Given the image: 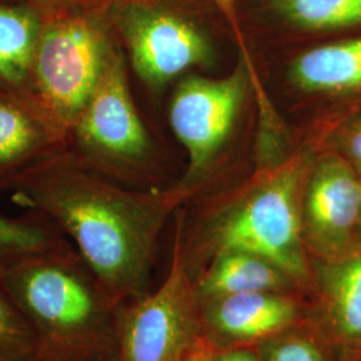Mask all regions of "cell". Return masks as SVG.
Returning a JSON list of instances; mask_svg holds the SVG:
<instances>
[{"label": "cell", "instance_id": "obj_22", "mask_svg": "<svg viewBox=\"0 0 361 361\" xmlns=\"http://www.w3.org/2000/svg\"><path fill=\"white\" fill-rule=\"evenodd\" d=\"M213 1L216 3V6L225 15V18L229 20V23L234 30V34L237 35L243 50L245 51V44L243 42V37H241V32H240V28H238V22H237V15H235V0H213Z\"/></svg>", "mask_w": 361, "mask_h": 361}, {"label": "cell", "instance_id": "obj_14", "mask_svg": "<svg viewBox=\"0 0 361 361\" xmlns=\"http://www.w3.org/2000/svg\"><path fill=\"white\" fill-rule=\"evenodd\" d=\"M44 15L28 0H0V86L31 95V68Z\"/></svg>", "mask_w": 361, "mask_h": 361}, {"label": "cell", "instance_id": "obj_16", "mask_svg": "<svg viewBox=\"0 0 361 361\" xmlns=\"http://www.w3.org/2000/svg\"><path fill=\"white\" fill-rule=\"evenodd\" d=\"M68 243L54 222L35 210L20 217L0 216V268L18 258Z\"/></svg>", "mask_w": 361, "mask_h": 361}, {"label": "cell", "instance_id": "obj_1", "mask_svg": "<svg viewBox=\"0 0 361 361\" xmlns=\"http://www.w3.org/2000/svg\"><path fill=\"white\" fill-rule=\"evenodd\" d=\"M6 190L58 226L118 305L149 292L159 233L185 195L122 189L67 149Z\"/></svg>", "mask_w": 361, "mask_h": 361}, {"label": "cell", "instance_id": "obj_7", "mask_svg": "<svg viewBox=\"0 0 361 361\" xmlns=\"http://www.w3.org/2000/svg\"><path fill=\"white\" fill-rule=\"evenodd\" d=\"M118 28L137 77L159 90L193 66L209 59L207 40L176 13L130 3L118 13Z\"/></svg>", "mask_w": 361, "mask_h": 361}, {"label": "cell", "instance_id": "obj_25", "mask_svg": "<svg viewBox=\"0 0 361 361\" xmlns=\"http://www.w3.org/2000/svg\"><path fill=\"white\" fill-rule=\"evenodd\" d=\"M336 361H361V350H341Z\"/></svg>", "mask_w": 361, "mask_h": 361}, {"label": "cell", "instance_id": "obj_15", "mask_svg": "<svg viewBox=\"0 0 361 361\" xmlns=\"http://www.w3.org/2000/svg\"><path fill=\"white\" fill-rule=\"evenodd\" d=\"M290 78L300 89L308 92L361 89V38L304 52L293 62Z\"/></svg>", "mask_w": 361, "mask_h": 361}, {"label": "cell", "instance_id": "obj_21", "mask_svg": "<svg viewBox=\"0 0 361 361\" xmlns=\"http://www.w3.org/2000/svg\"><path fill=\"white\" fill-rule=\"evenodd\" d=\"M44 18L59 15V13H68L77 10V4L80 0H31Z\"/></svg>", "mask_w": 361, "mask_h": 361}, {"label": "cell", "instance_id": "obj_2", "mask_svg": "<svg viewBox=\"0 0 361 361\" xmlns=\"http://www.w3.org/2000/svg\"><path fill=\"white\" fill-rule=\"evenodd\" d=\"M1 281L34 335L37 361H104L116 356L122 305L71 243L18 258Z\"/></svg>", "mask_w": 361, "mask_h": 361}, {"label": "cell", "instance_id": "obj_12", "mask_svg": "<svg viewBox=\"0 0 361 361\" xmlns=\"http://www.w3.org/2000/svg\"><path fill=\"white\" fill-rule=\"evenodd\" d=\"M66 149L67 134L34 98L0 86V190Z\"/></svg>", "mask_w": 361, "mask_h": 361}, {"label": "cell", "instance_id": "obj_24", "mask_svg": "<svg viewBox=\"0 0 361 361\" xmlns=\"http://www.w3.org/2000/svg\"><path fill=\"white\" fill-rule=\"evenodd\" d=\"M182 361H212V348L202 343Z\"/></svg>", "mask_w": 361, "mask_h": 361}, {"label": "cell", "instance_id": "obj_26", "mask_svg": "<svg viewBox=\"0 0 361 361\" xmlns=\"http://www.w3.org/2000/svg\"><path fill=\"white\" fill-rule=\"evenodd\" d=\"M104 361H119L118 360V356H113V357H109V359H106Z\"/></svg>", "mask_w": 361, "mask_h": 361}, {"label": "cell", "instance_id": "obj_18", "mask_svg": "<svg viewBox=\"0 0 361 361\" xmlns=\"http://www.w3.org/2000/svg\"><path fill=\"white\" fill-rule=\"evenodd\" d=\"M264 361H336L337 352L305 320L258 345Z\"/></svg>", "mask_w": 361, "mask_h": 361}, {"label": "cell", "instance_id": "obj_11", "mask_svg": "<svg viewBox=\"0 0 361 361\" xmlns=\"http://www.w3.org/2000/svg\"><path fill=\"white\" fill-rule=\"evenodd\" d=\"M307 322L337 353L361 350V244L334 259H312Z\"/></svg>", "mask_w": 361, "mask_h": 361}, {"label": "cell", "instance_id": "obj_23", "mask_svg": "<svg viewBox=\"0 0 361 361\" xmlns=\"http://www.w3.org/2000/svg\"><path fill=\"white\" fill-rule=\"evenodd\" d=\"M348 150L355 164L361 168V122L349 135Z\"/></svg>", "mask_w": 361, "mask_h": 361}, {"label": "cell", "instance_id": "obj_13", "mask_svg": "<svg viewBox=\"0 0 361 361\" xmlns=\"http://www.w3.org/2000/svg\"><path fill=\"white\" fill-rule=\"evenodd\" d=\"M193 280L200 300L246 292L308 297L304 288L280 267L246 252L221 253L212 258Z\"/></svg>", "mask_w": 361, "mask_h": 361}, {"label": "cell", "instance_id": "obj_5", "mask_svg": "<svg viewBox=\"0 0 361 361\" xmlns=\"http://www.w3.org/2000/svg\"><path fill=\"white\" fill-rule=\"evenodd\" d=\"M67 150L114 182L145 178L154 170V142L134 102L126 61L116 46L89 104L67 133Z\"/></svg>", "mask_w": 361, "mask_h": 361}, {"label": "cell", "instance_id": "obj_27", "mask_svg": "<svg viewBox=\"0 0 361 361\" xmlns=\"http://www.w3.org/2000/svg\"><path fill=\"white\" fill-rule=\"evenodd\" d=\"M28 1H31V0H28ZM31 3H32V1H31Z\"/></svg>", "mask_w": 361, "mask_h": 361}, {"label": "cell", "instance_id": "obj_10", "mask_svg": "<svg viewBox=\"0 0 361 361\" xmlns=\"http://www.w3.org/2000/svg\"><path fill=\"white\" fill-rule=\"evenodd\" d=\"M200 302L202 341L212 349L256 347L307 320V298L298 295L246 292Z\"/></svg>", "mask_w": 361, "mask_h": 361}, {"label": "cell", "instance_id": "obj_4", "mask_svg": "<svg viewBox=\"0 0 361 361\" xmlns=\"http://www.w3.org/2000/svg\"><path fill=\"white\" fill-rule=\"evenodd\" d=\"M116 44L85 11L44 18L31 68V95L68 133L89 104Z\"/></svg>", "mask_w": 361, "mask_h": 361}, {"label": "cell", "instance_id": "obj_9", "mask_svg": "<svg viewBox=\"0 0 361 361\" xmlns=\"http://www.w3.org/2000/svg\"><path fill=\"white\" fill-rule=\"evenodd\" d=\"M246 91L243 66L229 77H189L173 94L169 122L189 155L188 178L202 173L229 137Z\"/></svg>", "mask_w": 361, "mask_h": 361}, {"label": "cell", "instance_id": "obj_8", "mask_svg": "<svg viewBox=\"0 0 361 361\" xmlns=\"http://www.w3.org/2000/svg\"><path fill=\"white\" fill-rule=\"evenodd\" d=\"M302 241L312 259H334L361 244V180L348 164L326 155L304 186Z\"/></svg>", "mask_w": 361, "mask_h": 361}, {"label": "cell", "instance_id": "obj_3", "mask_svg": "<svg viewBox=\"0 0 361 361\" xmlns=\"http://www.w3.org/2000/svg\"><path fill=\"white\" fill-rule=\"evenodd\" d=\"M302 170L283 169L252 185L214 210L202 225L194 279L212 258L246 252L267 258L293 277L310 295L312 258L301 232Z\"/></svg>", "mask_w": 361, "mask_h": 361}, {"label": "cell", "instance_id": "obj_19", "mask_svg": "<svg viewBox=\"0 0 361 361\" xmlns=\"http://www.w3.org/2000/svg\"><path fill=\"white\" fill-rule=\"evenodd\" d=\"M0 361H37L34 335L0 277Z\"/></svg>", "mask_w": 361, "mask_h": 361}, {"label": "cell", "instance_id": "obj_17", "mask_svg": "<svg viewBox=\"0 0 361 361\" xmlns=\"http://www.w3.org/2000/svg\"><path fill=\"white\" fill-rule=\"evenodd\" d=\"M274 8L297 26L336 30L361 23V0H271Z\"/></svg>", "mask_w": 361, "mask_h": 361}, {"label": "cell", "instance_id": "obj_20", "mask_svg": "<svg viewBox=\"0 0 361 361\" xmlns=\"http://www.w3.org/2000/svg\"><path fill=\"white\" fill-rule=\"evenodd\" d=\"M212 361H264L258 345L212 349Z\"/></svg>", "mask_w": 361, "mask_h": 361}, {"label": "cell", "instance_id": "obj_6", "mask_svg": "<svg viewBox=\"0 0 361 361\" xmlns=\"http://www.w3.org/2000/svg\"><path fill=\"white\" fill-rule=\"evenodd\" d=\"M202 343L201 302L185 264L180 221L164 281L119 310L116 356L119 361H182Z\"/></svg>", "mask_w": 361, "mask_h": 361}]
</instances>
